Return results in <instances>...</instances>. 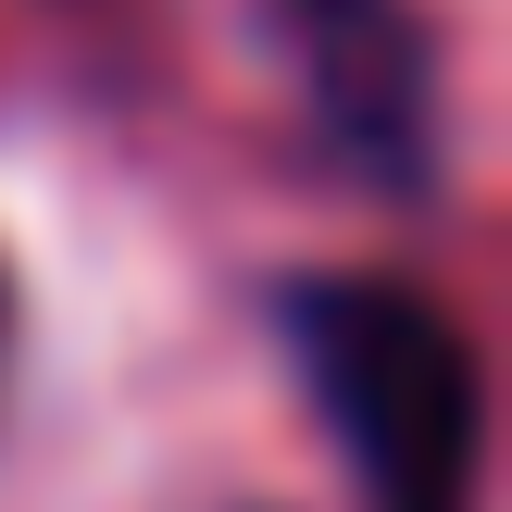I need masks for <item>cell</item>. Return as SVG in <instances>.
Here are the masks:
<instances>
[{
	"mask_svg": "<svg viewBox=\"0 0 512 512\" xmlns=\"http://www.w3.org/2000/svg\"><path fill=\"white\" fill-rule=\"evenodd\" d=\"M288 350L313 400L338 413L350 475L375 512H475V438H488V388H475V338L425 288L388 275H313L288 300Z\"/></svg>",
	"mask_w": 512,
	"mask_h": 512,
	"instance_id": "6da1fadb",
	"label": "cell"
},
{
	"mask_svg": "<svg viewBox=\"0 0 512 512\" xmlns=\"http://www.w3.org/2000/svg\"><path fill=\"white\" fill-rule=\"evenodd\" d=\"M275 50L363 188L388 200L438 188V38L413 0H275Z\"/></svg>",
	"mask_w": 512,
	"mask_h": 512,
	"instance_id": "7a4b0ae2",
	"label": "cell"
},
{
	"mask_svg": "<svg viewBox=\"0 0 512 512\" xmlns=\"http://www.w3.org/2000/svg\"><path fill=\"white\" fill-rule=\"evenodd\" d=\"M0 363H13V275H0Z\"/></svg>",
	"mask_w": 512,
	"mask_h": 512,
	"instance_id": "3957f363",
	"label": "cell"
}]
</instances>
